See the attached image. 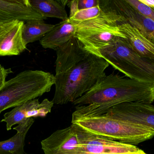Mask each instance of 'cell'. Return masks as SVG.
Listing matches in <instances>:
<instances>
[{
    "mask_svg": "<svg viewBox=\"0 0 154 154\" xmlns=\"http://www.w3.org/2000/svg\"><path fill=\"white\" fill-rule=\"evenodd\" d=\"M154 83L122 76L119 74L105 75L73 103L76 105L72 118L103 115L114 105L125 102L152 103Z\"/></svg>",
    "mask_w": 154,
    "mask_h": 154,
    "instance_id": "6da1fadb",
    "label": "cell"
},
{
    "mask_svg": "<svg viewBox=\"0 0 154 154\" xmlns=\"http://www.w3.org/2000/svg\"><path fill=\"white\" fill-rule=\"evenodd\" d=\"M109 64L101 57L90 54L87 58L65 72L55 75L54 104L72 103L90 91L106 75Z\"/></svg>",
    "mask_w": 154,
    "mask_h": 154,
    "instance_id": "7a4b0ae2",
    "label": "cell"
},
{
    "mask_svg": "<svg viewBox=\"0 0 154 154\" xmlns=\"http://www.w3.org/2000/svg\"><path fill=\"white\" fill-rule=\"evenodd\" d=\"M55 84V76L40 70H28L6 81L0 89V114L48 92Z\"/></svg>",
    "mask_w": 154,
    "mask_h": 154,
    "instance_id": "3957f363",
    "label": "cell"
},
{
    "mask_svg": "<svg viewBox=\"0 0 154 154\" xmlns=\"http://www.w3.org/2000/svg\"><path fill=\"white\" fill-rule=\"evenodd\" d=\"M72 124H75L91 134L135 146L151 139L154 136V130L105 114L72 118Z\"/></svg>",
    "mask_w": 154,
    "mask_h": 154,
    "instance_id": "277c9868",
    "label": "cell"
},
{
    "mask_svg": "<svg viewBox=\"0 0 154 154\" xmlns=\"http://www.w3.org/2000/svg\"><path fill=\"white\" fill-rule=\"evenodd\" d=\"M93 54L133 80L154 83V62L139 55L127 39L118 37Z\"/></svg>",
    "mask_w": 154,
    "mask_h": 154,
    "instance_id": "5b68a950",
    "label": "cell"
},
{
    "mask_svg": "<svg viewBox=\"0 0 154 154\" xmlns=\"http://www.w3.org/2000/svg\"><path fill=\"white\" fill-rule=\"evenodd\" d=\"M99 6L101 11L98 17L75 25V37L93 54L117 38L127 39L118 24L119 16L108 6L105 0H99Z\"/></svg>",
    "mask_w": 154,
    "mask_h": 154,
    "instance_id": "8992f818",
    "label": "cell"
},
{
    "mask_svg": "<svg viewBox=\"0 0 154 154\" xmlns=\"http://www.w3.org/2000/svg\"><path fill=\"white\" fill-rule=\"evenodd\" d=\"M78 128L79 143L75 154H136L140 150L136 146L91 134L79 127Z\"/></svg>",
    "mask_w": 154,
    "mask_h": 154,
    "instance_id": "52a82bcc",
    "label": "cell"
},
{
    "mask_svg": "<svg viewBox=\"0 0 154 154\" xmlns=\"http://www.w3.org/2000/svg\"><path fill=\"white\" fill-rule=\"evenodd\" d=\"M104 114L154 130V107L152 103H122L112 106Z\"/></svg>",
    "mask_w": 154,
    "mask_h": 154,
    "instance_id": "ba28073f",
    "label": "cell"
},
{
    "mask_svg": "<svg viewBox=\"0 0 154 154\" xmlns=\"http://www.w3.org/2000/svg\"><path fill=\"white\" fill-rule=\"evenodd\" d=\"M54 105L48 99L41 103L37 98L29 100L6 112L1 122H6L7 130H11L14 125L23 123L28 119L46 117L51 112Z\"/></svg>",
    "mask_w": 154,
    "mask_h": 154,
    "instance_id": "9c48e42d",
    "label": "cell"
},
{
    "mask_svg": "<svg viewBox=\"0 0 154 154\" xmlns=\"http://www.w3.org/2000/svg\"><path fill=\"white\" fill-rule=\"evenodd\" d=\"M78 127L75 124L58 130L41 141L45 154H75L79 143Z\"/></svg>",
    "mask_w": 154,
    "mask_h": 154,
    "instance_id": "30bf717a",
    "label": "cell"
},
{
    "mask_svg": "<svg viewBox=\"0 0 154 154\" xmlns=\"http://www.w3.org/2000/svg\"><path fill=\"white\" fill-rule=\"evenodd\" d=\"M24 24L19 20L0 23V56L19 55L27 49L22 38Z\"/></svg>",
    "mask_w": 154,
    "mask_h": 154,
    "instance_id": "8fae6325",
    "label": "cell"
},
{
    "mask_svg": "<svg viewBox=\"0 0 154 154\" xmlns=\"http://www.w3.org/2000/svg\"><path fill=\"white\" fill-rule=\"evenodd\" d=\"M108 6L126 22L140 30L154 42V21L144 17L132 8L125 0H105Z\"/></svg>",
    "mask_w": 154,
    "mask_h": 154,
    "instance_id": "7c38bea8",
    "label": "cell"
},
{
    "mask_svg": "<svg viewBox=\"0 0 154 154\" xmlns=\"http://www.w3.org/2000/svg\"><path fill=\"white\" fill-rule=\"evenodd\" d=\"M56 75L65 72L87 58L91 53L73 37L56 50Z\"/></svg>",
    "mask_w": 154,
    "mask_h": 154,
    "instance_id": "4fadbf2b",
    "label": "cell"
},
{
    "mask_svg": "<svg viewBox=\"0 0 154 154\" xmlns=\"http://www.w3.org/2000/svg\"><path fill=\"white\" fill-rule=\"evenodd\" d=\"M45 19L33 9L28 0H0V23Z\"/></svg>",
    "mask_w": 154,
    "mask_h": 154,
    "instance_id": "5bb4252c",
    "label": "cell"
},
{
    "mask_svg": "<svg viewBox=\"0 0 154 154\" xmlns=\"http://www.w3.org/2000/svg\"><path fill=\"white\" fill-rule=\"evenodd\" d=\"M121 30L134 51L141 57L154 62V42L130 25L119 16L118 21Z\"/></svg>",
    "mask_w": 154,
    "mask_h": 154,
    "instance_id": "9a60e30c",
    "label": "cell"
},
{
    "mask_svg": "<svg viewBox=\"0 0 154 154\" xmlns=\"http://www.w3.org/2000/svg\"><path fill=\"white\" fill-rule=\"evenodd\" d=\"M76 28L68 19L55 25L51 31L40 40L43 48L56 50L74 37Z\"/></svg>",
    "mask_w": 154,
    "mask_h": 154,
    "instance_id": "2e32d148",
    "label": "cell"
},
{
    "mask_svg": "<svg viewBox=\"0 0 154 154\" xmlns=\"http://www.w3.org/2000/svg\"><path fill=\"white\" fill-rule=\"evenodd\" d=\"M34 122V119L30 118L13 128L17 131L16 135L7 140L0 141V154H28L24 149L25 140Z\"/></svg>",
    "mask_w": 154,
    "mask_h": 154,
    "instance_id": "e0dca14e",
    "label": "cell"
},
{
    "mask_svg": "<svg viewBox=\"0 0 154 154\" xmlns=\"http://www.w3.org/2000/svg\"><path fill=\"white\" fill-rule=\"evenodd\" d=\"M32 8L46 19L55 18L63 20L68 19L65 7L58 0H28Z\"/></svg>",
    "mask_w": 154,
    "mask_h": 154,
    "instance_id": "ac0fdd59",
    "label": "cell"
},
{
    "mask_svg": "<svg viewBox=\"0 0 154 154\" xmlns=\"http://www.w3.org/2000/svg\"><path fill=\"white\" fill-rule=\"evenodd\" d=\"M55 25L46 24L42 20H31L25 22L22 38L25 45L40 40L51 31Z\"/></svg>",
    "mask_w": 154,
    "mask_h": 154,
    "instance_id": "d6986e66",
    "label": "cell"
},
{
    "mask_svg": "<svg viewBox=\"0 0 154 154\" xmlns=\"http://www.w3.org/2000/svg\"><path fill=\"white\" fill-rule=\"evenodd\" d=\"M101 11V9L99 5L94 8L80 10L72 18H68V21L73 25H76L97 17L100 14Z\"/></svg>",
    "mask_w": 154,
    "mask_h": 154,
    "instance_id": "ffe728a7",
    "label": "cell"
},
{
    "mask_svg": "<svg viewBox=\"0 0 154 154\" xmlns=\"http://www.w3.org/2000/svg\"><path fill=\"white\" fill-rule=\"evenodd\" d=\"M136 11L144 17L154 21V10L140 2L139 0H125Z\"/></svg>",
    "mask_w": 154,
    "mask_h": 154,
    "instance_id": "44dd1931",
    "label": "cell"
},
{
    "mask_svg": "<svg viewBox=\"0 0 154 154\" xmlns=\"http://www.w3.org/2000/svg\"><path fill=\"white\" fill-rule=\"evenodd\" d=\"M99 5V0H78L79 10L94 8Z\"/></svg>",
    "mask_w": 154,
    "mask_h": 154,
    "instance_id": "7402d4cb",
    "label": "cell"
},
{
    "mask_svg": "<svg viewBox=\"0 0 154 154\" xmlns=\"http://www.w3.org/2000/svg\"><path fill=\"white\" fill-rule=\"evenodd\" d=\"M11 73H12V71L11 68L7 69L0 65V89L6 82V79L8 75Z\"/></svg>",
    "mask_w": 154,
    "mask_h": 154,
    "instance_id": "603a6c76",
    "label": "cell"
},
{
    "mask_svg": "<svg viewBox=\"0 0 154 154\" xmlns=\"http://www.w3.org/2000/svg\"><path fill=\"white\" fill-rule=\"evenodd\" d=\"M78 0L69 1L66 6L70 9V14L68 18H71L77 11H79L78 6Z\"/></svg>",
    "mask_w": 154,
    "mask_h": 154,
    "instance_id": "cb8c5ba5",
    "label": "cell"
},
{
    "mask_svg": "<svg viewBox=\"0 0 154 154\" xmlns=\"http://www.w3.org/2000/svg\"><path fill=\"white\" fill-rule=\"evenodd\" d=\"M139 1L143 4L154 10V0H139Z\"/></svg>",
    "mask_w": 154,
    "mask_h": 154,
    "instance_id": "d4e9b609",
    "label": "cell"
},
{
    "mask_svg": "<svg viewBox=\"0 0 154 154\" xmlns=\"http://www.w3.org/2000/svg\"><path fill=\"white\" fill-rule=\"evenodd\" d=\"M136 154H147L145 151H143L142 149H140L139 150L138 152L137 153H136Z\"/></svg>",
    "mask_w": 154,
    "mask_h": 154,
    "instance_id": "484cf974",
    "label": "cell"
}]
</instances>
